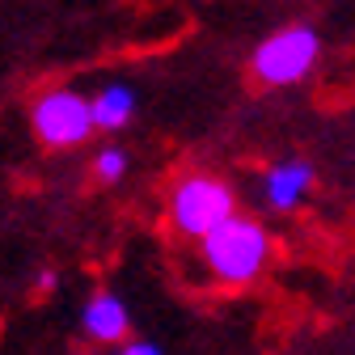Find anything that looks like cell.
<instances>
[{
    "label": "cell",
    "mask_w": 355,
    "mask_h": 355,
    "mask_svg": "<svg viewBox=\"0 0 355 355\" xmlns=\"http://www.w3.org/2000/svg\"><path fill=\"white\" fill-rule=\"evenodd\" d=\"M199 258H203V271L225 284V288H250L262 279V271L271 266V233H266L262 220L237 211L229 225H220L203 245H199Z\"/></svg>",
    "instance_id": "obj_2"
},
{
    "label": "cell",
    "mask_w": 355,
    "mask_h": 355,
    "mask_svg": "<svg viewBox=\"0 0 355 355\" xmlns=\"http://www.w3.org/2000/svg\"><path fill=\"white\" fill-rule=\"evenodd\" d=\"M30 127L42 148H76L85 144L89 136H94V102H89L85 94H76V89H42V94L30 102Z\"/></svg>",
    "instance_id": "obj_3"
},
{
    "label": "cell",
    "mask_w": 355,
    "mask_h": 355,
    "mask_svg": "<svg viewBox=\"0 0 355 355\" xmlns=\"http://www.w3.org/2000/svg\"><path fill=\"white\" fill-rule=\"evenodd\" d=\"M131 114H136V94L123 89V85H114L102 98H94V127H102V131H119Z\"/></svg>",
    "instance_id": "obj_7"
},
{
    "label": "cell",
    "mask_w": 355,
    "mask_h": 355,
    "mask_svg": "<svg viewBox=\"0 0 355 355\" xmlns=\"http://www.w3.org/2000/svg\"><path fill=\"white\" fill-rule=\"evenodd\" d=\"M123 169H127V157H123L119 148H102V153H98V161H94V178H98L102 187L119 182V178H123Z\"/></svg>",
    "instance_id": "obj_8"
},
{
    "label": "cell",
    "mask_w": 355,
    "mask_h": 355,
    "mask_svg": "<svg viewBox=\"0 0 355 355\" xmlns=\"http://www.w3.org/2000/svg\"><path fill=\"white\" fill-rule=\"evenodd\" d=\"M51 288H55V275L42 271V275H38V292H51Z\"/></svg>",
    "instance_id": "obj_10"
},
{
    "label": "cell",
    "mask_w": 355,
    "mask_h": 355,
    "mask_svg": "<svg viewBox=\"0 0 355 355\" xmlns=\"http://www.w3.org/2000/svg\"><path fill=\"white\" fill-rule=\"evenodd\" d=\"M80 330L85 338L94 343H127V330H131V318H127V304L114 296V292H94L80 309Z\"/></svg>",
    "instance_id": "obj_6"
},
{
    "label": "cell",
    "mask_w": 355,
    "mask_h": 355,
    "mask_svg": "<svg viewBox=\"0 0 355 355\" xmlns=\"http://www.w3.org/2000/svg\"><path fill=\"white\" fill-rule=\"evenodd\" d=\"M322 42L309 26H284L279 34H271L266 42H258V51L250 60V72L258 85H296L300 76H309V68L318 64Z\"/></svg>",
    "instance_id": "obj_4"
},
{
    "label": "cell",
    "mask_w": 355,
    "mask_h": 355,
    "mask_svg": "<svg viewBox=\"0 0 355 355\" xmlns=\"http://www.w3.org/2000/svg\"><path fill=\"white\" fill-rule=\"evenodd\" d=\"M258 191H262V203L271 211H296L304 203V195L313 191V165L300 161V157L279 161V165H271L262 173Z\"/></svg>",
    "instance_id": "obj_5"
},
{
    "label": "cell",
    "mask_w": 355,
    "mask_h": 355,
    "mask_svg": "<svg viewBox=\"0 0 355 355\" xmlns=\"http://www.w3.org/2000/svg\"><path fill=\"white\" fill-rule=\"evenodd\" d=\"M114 355H165L157 343H144V338H131V343H123V347H114Z\"/></svg>",
    "instance_id": "obj_9"
},
{
    "label": "cell",
    "mask_w": 355,
    "mask_h": 355,
    "mask_svg": "<svg viewBox=\"0 0 355 355\" xmlns=\"http://www.w3.org/2000/svg\"><path fill=\"white\" fill-rule=\"evenodd\" d=\"M237 191L225 182L220 173L207 169H191L182 178H173L169 199H165V225L173 237L203 245L220 225H229L237 216Z\"/></svg>",
    "instance_id": "obj_1"
}]
</instances>
